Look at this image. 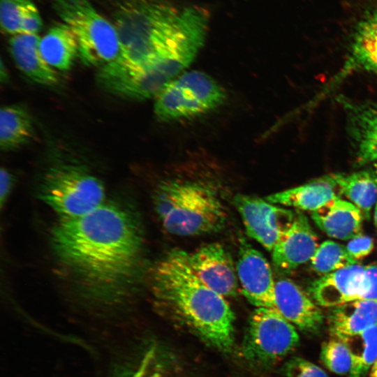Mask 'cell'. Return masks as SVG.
<instances>
[{
  "label": "cell",
  "instance_id": "obj_2",
  "mask_svg": "<svg viewBox=\"0 0 377 377\" xmlns=\"http://www.w3.org/2000/svg\"><path fill=\"white\" fill-rule=\"evenodd\" d=\"M57 257L78 279L98 290L119 288L133 275L142 246L140 221L117 203L59 221L51 232Z\"/></svg>",
  "mask_w": 377,
  "mask_h": 377
},
{
  "label": "cell",
  "instance_id": "obj_22",
  "mask_svg": "<svg viewBox=\"0 0 377 377\" xmlns=\"http://www.w3.org/2000/svg\"><path fill=\"white\" fill-rule=\"evenodd\" d=\"M39 51L47 64L60 71L69 70L79 53L76 37L64 22L52 27L40 38Z\"/></svg>",
  "mask_w": 377,
  "mask_h": 377
},
{
  "label": "cell",
  "instance_id": "obj_24",
  "mask_svg": "<svg viewBox=\"0 0 377 377\" xmlns=\"http://www.w3.org/2000/svg\"><path fill=\"white\" fill-rule=\"evenodd\" d=\"M341 341L352 358L349 377H365L369 367L377 360V325Z\"/></svg>",
  "mask_w": 377,
  "mask_h": 377
},
{
  "label": "cell",
  "instance_id": "obj_31",
  "mask_svg": "<svg viewBox=\"0 0 377 377\" xmlns=\"http://www.w3.org/2000/svg\"><path fill=\"white\" fill-rule=\"evenodd\" d=\"M346 247L352 258L357 261L371 252L374 241L369 236L360 235L350 239Z\"/></svg>",
  "mask_w": 377,
  "mask_h": 377
},
{
  "label": "cell",
  "instance_id": "obj_25",
  "mask_svg": "<svg viewBox=\"0 0 377 377\" xmlns=\"http://www.w3.org/2000/svg\"><path fill=\"white\" fill-rule=\"evenodd\" d=\"M310 261L313 269L323 274L357 263L346 246L330 240L319 245Z\"/></svg>",
  "mask_w": 377,
  "mask_h": 377
},
{
  "label": "cell",
  "instance_id": "obj_8",
  "mask_svg": "<svg viewBox=\"0 0 377 377\" xmlns=\"http://www.w3.org/2000/svg\"><path fill=\"white\" fill-rule=\"evenodd\" d=\"M299 341L294 325L276 309L258 307L249 318L242 352L249 360L270 364L293 350Z\"/></svg>",
  "mask_w": 377,
  "mask_h": 377
},
{
  "label": "cell",
  "instance_id": "obj_29",
  "mask_svg": "<svg viewBox=\"0 0 377 377\" xmlns=\"http://www.w3.org/2000/svg\"><path fill=\"white\" fill-rule=\"evenodd\" d=\"M156 355V349L150 348L145 355L140 367L132 377H166Z\"/></svg>",
  "mask_w": 377,
  "mask_h": 377
},
{
  "label": "cell",
  "instance_id": "obj_23",
  "mask_svg": "<svg viewBox=\"0 0 377 377\" xmlns=\"http://www.w3.org/2000/svg\"><path fill=\"white\" fill-rule=\"evenodd\" d=\"M34 133L28 111L20 105H9L0 111V147L10 151L28 142Z\"/></svg>",
  "mask_w": 377,
  "mask_h": 377
},
{
  "label": "cell",
  "instance_id": "obj_36",
  "mask_svg": "<svg viewBox=\"0 0 377 377\" xmlns=\"http://www.w3.org/2000/svg\"><path fill=\"white\" fill-rule=\"evenodd\" d=\"M374 223L376 228L377 230V202L375 207V212H374Z\"/></svg>",
  "mask_w": 377,
  "mask_h": 377
},
{
  "label": "cell",
  "instance_id": "obj_27",
  "mask_svg": "<svg viewBox=\"0 0 377 377\" xmlns=\"http://www.w3.org/2000/svg\"><path fill=\"white\" fill-rule=\"evenodd\" d=\"M31 1H0V22L3 32L12 36L21 34V20L23 10Z\"/></svg>",
  "mask_w": 377,
  "mask_h": 377
},
{
  "label": "cell",
  "instance_id": "obj_16",
  "mask_svg": "<svg viewBox=\"0 0 377 377\" xmlns=\"http://www.w3.org/2000/svg\"><path fill=\"white\" fill-rule=\"evenodd\" d=\"M357 71L377 74V6L367 11L357 22L348 59L336 81Z\"/></svg>",
  "mask_w": 377,
  "mask_h": 377
},
{
  "label": "cell",
  "instance_id": "obj_13",
  "mask_svg": "<svg viewBox=\"0 0 377 377\" xmlns=\"http://www.w3.org/2000/svg\"><path fill=\"white\" fill-rule=\"evenodd\" d=\"M319 245L317 237L303 214L295 219L272 250V260L276 268L285 272L311 260Z\"/></svg>",
  "mask_w": 377,
  "mask_h": 377
},
{
  "label": "cell",
  "instance_id": "obj_33",
  "mask_svg": "<svg viewBox=\"0 0 377 377\" xmlns=\"http://www.w3.org/2000/svg\"><path fill=\"white\" fill-rule=\"evenodd\" d=\"M15 179L11 172L5 168L0 170V203L2 207L10 193Z\"/></svg>",
  "mask_w": 377,
  "mask_h": 377
},
{
  "label": "cell",
  "instance_id": "obj_12",
  "mask_svg": "<svg viewBox=\"0 0 377 377\" xmlns=\"http://www.w3.org/2000/svg\"><path fill=\"white\" fill-rule=\"evenodd\" d=\"M364 269L356 263L325 274L311 284L312 297L320 305L329 307L362 300L367 290Z\"/></svg>",
  "mask_w": 377,
  "mask_h": 377
},
{
  "label": "cell",
  "instance_id": "obj_30",
  "mask_svg": "<svg viewBox=\"0 0 377 377\" xmlns=\"http://www.w3.org/2000/svg\"><path fill=\"white\" fill-rule=\"evenodd\" d=\"M43 26L39 12L31 1L25 6L21 20V33L38 34Z\"/></svg>",
  "mask_w": 377,
  "mask_h": 377
},
{
  "label": "cell",
  "instance_id": "obj_9",
  "mask_svg": "<svg viewBox=\"0 0 377 377\" xmlns=\"http://www.w3.org/2000/svg\"><path fill=\"white\" fill-rule=\"evenodd\" d=\"M233 202L247 235L269 251H272L295 216L292 211L257 196L237 194Z\"/></svg>",
  "mask_w": 377,
  "mask_h": 377
},
{
  "label": "cell",
  "instance_id": "obj_17",
  "mask_svg": "<svg viewBox=\"0 0 377 377\" xmlns=\"http://www.w3.org/2000/svg\"><path fill=\"white\" fill-rule=\"evenodd\" d=\"M363 214L350 201L337 197L312 212L311 218L328 236L350 240L361 235Z\"/></svg>",
  "mask_w": 377,
  "mask_h": 377
},
{
  "label": "cell",
  "instance_id": "obj_28",
  "mask_svg": "<svg viewBox=\"0 0 377 377\" xmlns=\"http://www.w3.org/2000/svg\"><path fill=\"white\" fill-rule=\"evenodd\" d=\"M284 371L286 377H329L319 367L297 357L286 362Z\"/></svg>",
  "mask_w": 377,
  "mask_h": 377
},
{
  "label": "cell",
  "instance_id": "obj_4",
  "mask_svg": "<svg viewBox=\"0 0 377 377\" xmlns=\"http://www.w3.org/2000/svg\"><path fill=\"white\" fill-rule=\"evenodd\" d=\"M153 202L163 228L182 237L220 230L227 213L218 191L202 182L168 180L156 188Z\"/></svg>",
  "mask_w": 377,
  "mask_h": 377
},
{
  "label": "cell",
  "instance_id": "obj_18",
  "mask_svg": "<svg viewBox=\"0 0 377 377\" xmlns=\"http://www.w3.org/2000/svg\"><path fill=\"white\" fill-rule=\"evenodd\" d=\"M40 37L35 34H18L9 40V50L17 68L34 82L45 86L58 82L57 72L42 57Z\"/></svg>",
  "mask_w": 377,
  "mask_h": 377
},
{
  "label": "cell",
  "instance_id": "obj_20",
  "mask_svg": "<svg viewBox=\"0 0 377 377\" xmlns=\"http://www.w3.org/2000/svg\"><path fill=\"white\" fill-rule=\"evenodd\" d=\"M337 188L327 176L305 184L267 195L265 199L276 205L313 212L339 197Z\"/></svg>",
  "mask_w": 377,
  "mask_h": 377
},
{
  "label": "cell",
  "instance_id": "obj_11",
  "mask_svg": "<svg viewBox=\"0 0 377 377\" xmlns=\"http://www.w3.org/2000/svg\"><path fill=\"white\" fill-rule=\"evenodd\" d=\"M237 279L247 300L258 307L274 309L275 283L265 256L246 243L240 247L236 265Z\"/></svg>",
  "mask_w": 377,
  "mask_h": 377
},
{
  "label": "cell",
  "instance_id": "obj_32",
  "mask_svg": "<svg viewBox=\"0 0 377 377\" xmlns=\"http://www.w3.org/2000/svg\"><path fill=\"white\" fill-rule=\"evenodd\" d=\"M364 277L367 291L362 300H377V263L365 266Z\"/></svg>",
  "mask_w": 377,
  "mask_h": 377
},
{
  "label": "cell",
  "instance_id": "obj_35",
  "mask_svg": "<svg viewBox=\"0 0 377 377\" xmlns=\"http://www.w3.org/2000/svg\"><path fill=\"white\" fill-rule=\"evenodd\" d=\"M369 377H377V360L375 362V363L371 367Z\"/></svg>",
  "mask_w": 377,
  "mask_h": 377
},
{
  "label": "cell",
  "instance_id": "obj_10",
  "mask_svg": "<svg viewBox=\"0 0 377 377\" xmlns=\"http://www.w3.org/2000/svg\"><path fill=\"white\" fill-rule=\"evenodd\" d=\"M187 260L195 275L212 290L223 297L237 295V272L230 254L222 244H205L187 253Z\"/></svg>",
  "mask_w": 377,
  "mask_h": 377
},
{
  "label": "cell",
  "instance_id": "obj_21",
  "mask_svg": "<svg viewBox=\"0 0 377 377\" xmlns=\"http://www.w3.org/2000/svg\"><path fill=\"white\" fill-rule=\"evenodd\" d=\"M337 189L369 219L374 204L377 202V168L373 167L350 174L327 176Z\"/></svg>",
  "mask_w": 377,
  "mask_h": 377
},
{
  "label": "cell",
  "instance_id": "obj_7",
  "mask_svg": "<svg viewBox=\"0 0 377 377\" xmlns=\"http://www.w3.org/2000/svg\"><path fill=\"white\" fill-rule=\"evenodd\" d=\"M154 112L163 121H175L206 114L223 104L226 92L208 74L184 71L168 83L154 98Z\"/></svg>",
  "mask_w": 377,
  "mask_h": 377
},
{
  "label": "cell",
  "instance_id": "obj_6",
  "mask_svg": "<svg viewBox=\"0 0 377 377\" xmlns=\"http://www.w3.org/2000/svg\"><path fill=\"white\" fill-rule=\"evenodd\" d=\"M40 198L60 220L71 219L103 205L105 191L102 182L83 168L59 165L45 173Z\"/></svg>",
  "mask_w": 377,
  "mask_h": 377
},
{
  "label": "cell",
  "instance_id": "obj_5",
  "mask_svg": "<svg viewBox=\"0 0 377 377\" xmlns=\"http://www.w3.org/2000/svg\"><path fill=\"white\" fill-rule=\"evenodd\" d=\"M54 10L74 33L80 57L87 66H103L121 51L117 31L89 0H52Z\"/></svg>",
  "mask_w": 377,
  "mask_h": 377
},
{
  "label": "cell",
  "instance_id": "obj_26",
  "mask_svg": "<svg viewBox=\"0 0 377 377\" xmlns=\"http://www.w3.org/2000/svg\"><path fill=\"white\" fill-rule=\"evenodd\" d=\"M320 358L330 371L338 374L350 372L352 358L346 345L339 339L324 342L321 347Z\"/></svg>",
  "mask_w": 377,
  "mask_h": 377
},
{
  "label": "cell",
  "instance_id": "obj_15",
  "mask_svg": "<svg viewBox=\"0 0 377 377\" xmlns=\"http://www.w3.org/2000/svg\"><path fill=\"white\" fill-rule=\"evenodd\" d=\"M348 127L360 164L377 160V103L341 101Z\"/></svg>",
  "mask_w": 377,
  "mask_h": 377
},
{
  "label": "cell",
  "instance_id": "obj_34",
  "mask_svg": "<svg viewBox=\"0 0 377 377\" xmlns=\"http://www.w3.org/2000/svg\"><path fill=\"white\" fill-rule=\"evenodd\" d=\"M8 75L6 66H4L3 61H1L0 68V77L1 82H6L8 79Z\"/></svg>",
  "mask_w": 377,
  "mask_h": 377
},
{
  "label": "cell",
  "instance_id": "obj_19",
  "mask_svg": "<svg viewBox=\"0 0 377 377\" xmlns=\"http://www.w3.org/2000/svg\"><path fill=\"white\" fill-rule=\"evenodd\" d=\"M330 333L341 340L377 325V300H359L337 306L327 318Z\"/></svg>",
  "mask_w": 377,
  "mask_h": 377
},
{
  "label": "cell",
  "instance_id": "obj_3",
  "mask_svg": "<svg viewBox=\"0 0 377 377\" xmlns=\"http://www.w3.org/2000/svg\"><path fill=\"white\" fill-rule=\"evenodd\" d=\"M151 290L156 300L202 340L223 352L234 345L235 315L225 297L193 272L187 253L173 250L154 267Z\"/></svg>",
  "mask_w": 377,
  "mask_h": 377
},
{
  "label": "cell",
  "instance_id": "obj_14",
  "mask_svg": "<svg viewBox=\"0 0 377 377\" xmlns=\"http://www.w3.org/2000/svg\"><path fill=\"white\" fill-rule=\"evenodd\" d=\"M274 309L304 332H317L323 324V315L318 306L288 279H280L275 283Z\"/></svg>",
  "mask_w": 377,
  "mask_h": 377
},
{
  "label": "cell",
  "instance_id": "obj_1",
  "mask_svg": "<svg viewBox=\"0 0 377 377\" xmlns=\"http://www.w3.org/2000/svg\"><path fill=\"white\" fill-rule=\"evenodd\" d=\"M112 24L120 54L102 67L140 74L158 93L192 64L205 40L209 14L198 6L180 10L165 0H117Z\"/></svg>",
  "mask_w": 377,
  "mask_h": 377
}]
</instances>
